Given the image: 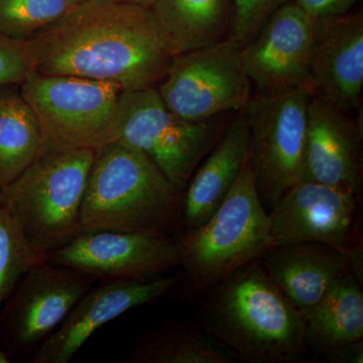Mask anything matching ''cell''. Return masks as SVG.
Wrapping results in <instances>:
<instances>
[{
    "label": "cell",
    "mask_w": 363,
    "mask_h": 363,
    "mask_svg": "<svg viewBox=\"0 0 363 363\" xmlns=\"http://www.w3.org/2000/svg\"><path fill=\"white\" fill-rule=\"evenodd\" d=\"M33 70L111 81L123 91L157 88L175 54L149 7L79 4L26 40Z\"/></svg>",
    "instance_id": "obj_1"
},
{
    "label": "cell",
    "mask_w": 363,
    "mask_h": 363,
    "mask_svg": "<svg viewBox=\"0 0 363 363\" xmlns=\"http://www.w3.org/2000/svg\"><path fill=\"white\" fill-rule=\"evenodd\" d=\"M198 301L199 323L236 358L252 363L304 360V318L259 260L238 267Z\"/></svg>",
    "instance_id": "obj_2"
},
{
    "label": "cell",
    "mask_w": 363,
    "mask_h": 363,
    "mask_svg": "<svg viewBox=\"0 0 363 363\" xmlns=\"http://www.w3.org/2000/svg\"><path fill=\"white\" fill-rule=\"evenodd\" d=\"M181 194L149 157L117 142L94 150L82 208L83 230L176 233Z\"/></svg>",
    "instance_id": "obj_3"
},
{
    "label": "cell",
    "mask_w": 363,
    "mask_h": 363,
    "mask_svg": "<svg viewBox=\"0 0 363 363\" xmlns=\"http://www.w3.org/2000/svg\"><path fill=\"white\" fill-rule=\"evenodd\" d=\"M185 290L199 298L272 245L269 215L260 200L248 157L225 199L201 225L175 236Z\"/></svg>",
    "instance_id": "obj_4"
},
{
    "label": "cell",
    "mask_w": 363,
    "mask_h": 363,
    "mask_svg": "<svg viewBox=\"0 0 363 363\" xmlns=\"http://www.w3.org/2000/svg\"><path fill=\"white\" fill-rule=\"evenodd\" d=\"M94 150L49 149L7 187L4 204L45 259L83 233L82 208Z\"/></svg>",
    "instance_id": "obj_5"
},
{
    "label": "cell",
    "mask_w": 363,
    "mask_h": 363,
    "mask_svg": "<svg viewBox=\"0 0 363 363\" xmlns=\"http://www.w3.org/2000/svg\"><path fill=\"white\" fill-rule=\"evenodd\" d=\"M223 133L216 119L193 123L169 111L157 88L123 91L113 140L143 152L182 195Z\"/></svg>",
    "instance_id": "obj_6"
},
{
    "label": "cell",
    "mask_w": 363,
    "mask_h": 363,
    "mask_svg": "<svg viewBox=\"0 0 363 363\" xmlns=\"http://www.w3.org/2000/svg\"><path fill=\"white\" fill-rule=\"evenodd\" d=\"M21 91L50 149L96 150L113 140L123 91L116 83L33 71L21 83Z\"/></svg>",
    "instance_id": "obj_7"
},
{
    "label": "cell",
    "mask_w": 363,
    "mask_h": 363,
    "mask_svg": "<svg viewBox=\"0 0 363 363\" xmlns=\"http://www.w3.org/2000/svg\"><path fill=\"white\" fill-rule=\"evenodd\" d=\"M312 87L250 98L245 111L250 159L262 205L272 208L302 179Z\"/></svg>",
    "instance_id": "obj_8"
},
{
    "label": "cell",
    "mask_w": 363,
    "mask_h": 363,
    "mask_svg": "<svg viewBox=\"0 0 363 363\" xmlns=\"http://www.w3.org/2000/svg\"><path fill=\"white\" fill-rule=\"evenodd\" d=\"M242 49L235 40L204 45L178 55L157 86L169 111L203 123L219 114L245 108L250 100V81Z\"/></svg>",
    "instance_id": "obj_9"
},
{
    "label": "cell",
    "mask_w": 363,
    "mask_h": 363,
    "mask_svg": "<svg viewBox=\"0 0 363 363\" xmlns=\"http://www.w3.org/2000/svg\"><path fill=\"white\" fill-rule=\"evenodd\" d=\"M95 281L45 259L33 264L0 310V347L11 359L37 350Z\"/></svg>",
    "instance_id": "obj_10"
},
{
    "label": "cell",
    "mask_w": 363,
    "mask_h": 363,
    "mask_svg": "<svg viewBox=\"0 0 363 363\" xmlns=\"http://www.w3.org/2000/svg\"><path fill=\"white\" fill-rule=\"evenodd\" d=\"M320 26L321 21L310 18L291 0L272 14L242 49L245 72L257 95L312 87L310 66Z\"/></svg>",
    "instance_id": "obj_11"
},
{
    "label": "cell",
    "mask_w": 363,
    "mask_h": 363,
    "mask_svg": "<svg viewBox=\"0 0 363 363\" xmlns=\"http://www.w3.org/2000/svg\"><path fill=\"white\" fill-rule=\"evenodd\" d=\"M45 259L102 281L149 279L180 266L175 238L116 230L83 231Z\"/></svg>",
    "instance_id": "obj_12"
},
{
    "label": "cell",
    "mask_w": 363,
    "mask_h": 363,
    "mask_svg": "<svg viewBox=\"0 0 363 363\" xmlns=\"http://www.w3.org/2000/svg\"><path fill=\"white\" fill-rule=\"evenodd\" d=\"M358 197L317 182H297L269 212L272 245L316 242L347 252L357 242Z\"/></svg>",
    "instance_id": "obj_13"
},
{
    "label": "cell",
    "mask_w": 363,
    "mask_h": 363,
    "mask_svg": "<svg viewBox=\"0 0 363 363\" xmlns=\"http://www.w3.org/2000/svg\"><path fill=\"white\" fill-rule=\"evenodd\" d=\"M178 277L149 279H111L93 286L35 351L30 362L68 363L95 331L133 308L147 305L172 292Z\"/></svg>",
    "instance_id": "obj_14"
},
{
    "label": "cell",
    "mask_w": 363,
    "mask_h": 363,
    "mask_svg": "<svg viewBox=\"0 0 363 363\" xmlns=\"http://www.w3.org/2000/svg\"><path fill=\"white\" fill-rule=\"evenodd\" d=\"M362 140V128L347 111L322 95H312L308 105L301 180L317 182L359 195Z\"/></svg>",
    "instance_id": "obj_15"
},
{
    "label": "cell",
    "mask_w": 363,
    "mask_h": 363,
    "mask_svg": "<svg viewBox=\"0 0 363 363\" xmlns=\"http://www.w3.org/2000/svg\"><path fill=\"white\" fill-rule=\"evenodd\" d=\"M310 84L343 111L359 108L363 87L362 13L321 21L313 49Z\"/></svg>",
    "instance_id": "obj_16"
},
{
    "label": "cell",
    "mask_w": 363,
    "mask_h": 363,
    "mask_svg": "<svg viewBox=\"0 0 363 363\" xmlns=\"http://www.w3.org/2000/svg\"><path fill=\"white\" fill-rule=\"evenodd\" d=\"M248 157L250 130L241 117L223 131L182 193L175 236L201 225L216 211Z\"/></svg>",
    "instance_id": "obj_17"
},
{
    "label": "cell",
    "mask_w": 363,
    "mask_h": 363,
    "mask_svg": "<svg viewBox=\"0 0 363 363\" xmlns=\"http://www.w3.org/2000/svg\"><path fill=\"white\" fill-rule=\"evenodd\" d=\"M257 260L303 317L348 271L346 253L316 242L274 245Z\"/></svg>",
    "instance_id": "obj_18"
},
{
    "label": "cell",
    "mask_w": 363,
    "mask_h": 363,
    "mask_svg": "<svg viewBox=\"0 0 363 363\" xmlns=\"http://www.w3.org/2000/svg\"><path fill=\"white\" fill-rule=\"evenodd\" d=\"M230 351L207 333L199 322L175 320L152 327L130 344L128 363H233Z\"/></svg>",
    "instance_id": "obj_19"
},
{
    "label": "cell",
    "mask_w": 363,
    "mask_h": 363,
    "mask_svg": "<svg viewBox=\"0 0 363 363\" xmlns=\"http://www.w3.org/2000/svg\"><path fill=\"white\" fill-rule=\"evenodd\" d=\"M49 149L21 85H0V191Z\"/></svg>",
    "instance_id": "obj_20"
},
{
    "label": "cell",
    "mask_w": 363,
    "mask_h": 363,
    "mask_svg": "<svg viewBox=\"0 0 363 363\" xmlns=\"http://www.w3.org/2000/svg\"><path fill=\"white\" fill-rule=\"evenodd\" d=\"M150 9L175 56L228 38L230 0H155Z\"/></svg>",
    "instance_id": "obj_21"
},
{
    "label": "cell",
    "mask_w": 363,
    "mask_h": 363,
    "mask_svg": "<svg viewBox=\"0 0 363 363\" xmlns=\"http://www.w3.org/2000/svg\"><path fill=\"white\" fill-rule=\"evenodd\" d=\"M362 286L346 271L305 315L306 344L326 353L363 338Z\"/></svg>",
    "instance_id": "obj_22"
},
{
    "label": "cell",
    "mask_w": 363,
    "mask_h": 363,
    "mask_svg": "<svg viewBox=\"0 0 363 363\" xmlns=\"http://www.w3.org/2000/svg\"><path fill=\"white\" fill-rule=\"evenodd\" d=\"M26 240L20 222L6 205L0 206V310L28 269L43 260Z\"/></svg>",
    "instance_id": "obj_23"
},
{
    "label": "cell",
    "mask_w": 363,
    "mask_h": 363,
    "mask_svg": "<svg viewBox=\"0 0 363 363\" xmlns=\"http://www.w3.org/2000/svg\"><path fill=\"white\" fill-rule=\"evenodd\" d=\"M77 4L76 0H0V33L26 42Z\"/></svg>",
    "instance_id": "obj_24"
},
{
    "label": "cell",
    "mask_w": 363,
    "mask_h": 363,
    "mask_svg": "<svg viewBox=\"0 0 363 363\" xmlns=\"http://www.w3.org/2000/svg\"><path fill=\"white\" fill-rule=\"evenodd\" d=\"M290 0H230L228 38L245 47L277 9Z\"/></svg>",
    "instance_id": "obj_25"
},
{
    "label": "cell",
    "mask_w": 363,
    "mask_h": 363,
    "mask_svg": "<svg viewBox=\"0 0 363 363\" xmlns=\"http://www.w3.org/2000/svg\"><path fill=\"white\" fill-rule=\"evenodd\" d=\"M32 72L26 42L0 33V85H21Z\"/></svg>",
    "instance_id": "obj_26"
},
{
    "label": "cell",
    "mask_w": 363,
    "mask_h": 363,
    "mask_svg": "<svg viewBox=\"0 0 363 363\" xmlns=\"http://www.w3.org/2000/svg\"><path fill=\"white\" fill-rule=\"evenodd\" d=\"M310 18L329 20L345 16L359 0H291Z\"/></svg>",
    "instance_id": "obj_27"
},
{
    "label": "cell",
    "mask_w": 363,
    "mask_h": 363,
    "mask_svg": "<svg viewBox=\"0 0 363 363\" xmlns=\"http://www.w3.org/2000/svg\"><path fill=\"white\" fill-rule=\"evenodd\" d=\"M325 355L327 362L331 363H362V339L334 348L325 353Z\"/></svg>",
    "instance_id": "obj_28"
},
{
    "label": "cell",
    "mask_w": 363,
    "mask_h": 363,
    "mask_svg": "<svg viewBox=\"0 0 363 363\" xmlns=\"http://www.w3.org/2000/svg\"><path fill=\"white\" fill-rule=\"evenodd\" d=\"M348 272L354 277L357 283L363 286V250L359 242L355 243L352 247L346 252Z\"/></svg>",
    "instance_id": "obj_29"
},
{
    "label": "cell",
    "mask_w": 363,
    "mask_h": 363,
    "mask_svg": "<svg viewBox=\"0 0 363 363\" xmlns=\"http://www.w3.org/2000/svg\"><path fill=\"white\" fill-rule=\"evenodd\" d=\"M78 4L88 1H100V2H116V4H133V6H140L143 7H150L154 4L155 0H76Z\"/></svg>",
    "instance_id": "obj_30"
},
{
    "label": "cell",
    "mask_w": 363,
    "mask_h": 363,
    "mask_svg": "<svg viewBox=\"0 0 363 363\" xmlns=\"http://www.w3.org/2000/svg\"><path fill=\"white\" fill-rule=\"evenodd\" d=\"M11 362V357L9 354L0 347V363H9Z\"/></svg>",
    "instance_id": "obj_31"
},
{
    "label": "cell",
    "mask_w": 363,
    "mask_h": 363,
    "mask_svg": "<svg viewBox=\"0 0 363 363\" xmlns=\"http://www.w3.org/2000/svg\"><path fill=\"white\" fill-rule=\"evenodd\" d=\"M4 204V200H2L1 191H0V206Z\"/></svg>",
    "instance_id": "obj_32"
}]
</instances>
